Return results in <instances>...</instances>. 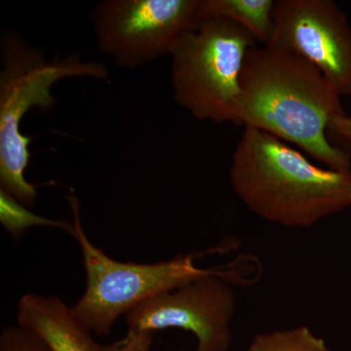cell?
<instances>
[{"label":"cell","mask_w":351,"mask_h":351,"mask_svg":"<svg viewBox=\"0 0 351 351\" xmlns=\"http://www.w3.org/2000/svg\"><path fill=\"white\" fill-rule=\"evenodd\" d=\"M343 113L341 95L311 62L274 44L249 50L233 123L298 145L330 169L351 172L350 152L328 138L332 119Z\"/></svg>","instance_id":"6da1fadb"},{"label":"cell","mask_w":351,"mask_h":351,"mask_svg":"<svg viewBox=\"0 0 351 351\" xmlns=\"http://www.w3.org/2000/svg\"><path fill=\"white\" fill-rule=\"evenodd\" d=\"M233 191L261 218L311 228L351 206V172L322 168L280 138L244 128L230 168Z\"/></svg>","instance_id":"7a4b0ae2"},{"label":"cell","mask_w":351,"mask_h":351,"mask_svg":"<svg viewBox=\"0 0 351 351\" xmlns=\"http://www.w3.org/2000/svg\"><path fill=\"white\" fill-rule=\"evenodd\" d=\"M0 63V188L31 208L38 191L25 178L31 159V140L21 131L25 115L36 108L49 110L56 101L51 91L60 80H106L110 71L105 64L86 61L78 54L48 59L14 32L2 36Z\"/></svg>","instance_id":"3957f363"},{"label":"cell","mask_w":351,"mask_h":351,"mask_svg":"<svg viewBox=\"0 0 351 351\" xmlns=\"http://www.w3.org/2000/svg\"><path fill=\"white\" fill-rule=\"evenodd\" d=\"M257 40L243 27L205 16L182 34L170 56L171 84L178 105L195 119L234 122L245 58Z\"/></svg>","instance_id":"277c9868"},{"label":"cell","mask_w":351,"mask_h":351,"mask_svg":"<svg viewBox=\"0 0 351 351\" xmlns=\"http://www.w3.org/2000/svg\"><path fill=\"white\" fill-rule=\"evenodd\" d=\"M68 201L73 215L71 237L80 244L86 272V290L71 311L90 332L107 336L115 321L138 304L216 269L196 267L193 254L156 263L113 260L88 239L78 198L71 195Z\"/></svg>","instance_id":"5b68a950"},{"label":"cell","mask_w":351,"mask_h":351,"mask_svg":"<svg viewBox=\"0 0 351 351\" xmlns=\"http://www.w3.org/2000/svg\"><path fill=\"white\" fill-rule=\"evenodd\" d=\"M205 16L204 0H103L94 7L92 25L101 52L119 68L133 69L170 55Z\"/></svg>","instance_id":"8992f818"},{"label":"cell","mask_w":351,"mask_h":351,"mask_svg":"<svg viewBox=\"0 0 351 351\" xmlns=\"http://www.w3.org/2000/svg\"><path fill=\"white\" fill-rule=\"evenodd\" d=\"M230 270H214L180 287L154 295L126 314L129 331L152 336L157 330L179 328L193 332L195 351H228L237 299Z\"/></svg>","instance_id":"52a82bcc"},{"label":"cell","mask_w":351,"mask_h":351,"mask_svg":"<svg viewBox=\"0 0 351 351\" xmlns=\"http://www.w3.org/2000/svg\"><path fill=\"white\" fill-rule=\"evenodd\" d=\"M269 44L314 64L338 93L351 95V29L331 0H278Z\"/></svg>","instance_id":"ba28073f"},{"label":"cell","mask_w":351,"mask_h":351,"mask_svg":"<svg viewBox=\"0 0 351 351\" xmlns=\"http://www.w3.org/2000/svg\"><path fill=\"white\" fill-rule=\"evenodd\" d=\"M18 325L43 339L51 351H99V343L60 298L23 295Z\"/></svg>","instance_id":"9c48e42d"},{"label":"cell","mask_w":351,"mask_h":351,"mask_svg":"<svg viewBox=\"0 0 351 351\" xmlns=\"http://www.w3.org/2000/svg\"><path fill=\"white\" fill-rule=\"evenodd\" d=\"M205 15L232 21L267 45L274 32V0H204Z\"/></svg>","instance_id":"30bf717a"},{"label":"cell","mask_w":351,"mask_h":351,"mask_svg":"<svg viewBox=\"0 0 351 351\" xmlns=\"http://www.w3.org/2000/svg\"><path fill=\"white\" fill-rule=\"evenodd\" d=\"M246 351H332L309 328L295 327L258 334Z\"/></svg>","instance_id":"8fae6325"},{"label":"cell","mask_w":351,"mask_h":351,"mask_svg":"<svg viewBox=\"0 0 351 351\" xmlns=\"http://www.w3.org/2000/svg\"><path fill=\"white\" fill-rule=\"evenodd\" d=\"M0 221L6 232L17 239L24 234L25 230L34 226H48L60 228L71 235L73 230V221H56L43 218L32 213L29 208L21 204L19 201L5 191L0 189Z\"/></svg>","instance_id":"7c38bea8"},{"label":"cell","mask_w":351,"mask_h":351,"mask_svg":"<svg viewBox=\"0 0 351 351\" xmlns=\"http://www.w3.org/2000/svg\"><path fill=\"white\" fill-rule=\"evenodd\" d=\"M0 351H51L36 335L18 325L5 328L0 337Z\"/></svg>","instance_id":"4fadbf2b"},{"label":"cell","mask_w":351,"mask_h":351,"mask_svg":"<svg viewBox=\"0 0 351 351\" xmlns=\"http://www.w3.org/2000/svg\"><path fill=\"white\" fill-rule=\"evenodd\" d=\"M152 336L128 331L125 338L112 345L99 346V351H149Z\"/></svg>","instance_id":"5bb4252c"},{"label":"cell","mask_w":351,"mask_h":351,"mask_svg":"<svg viewBox=\"0 0 351 351\" xmlns=\"http://www.w3.org/2000/svg\"><path fill=\"white\" fill-rule=\"evenodd\" d=\"M329 132L338 142L351 149V117L346 113L335 117L330 124Z\"/></svg>","instance_id":"9a60e30c"}]
</instances>
